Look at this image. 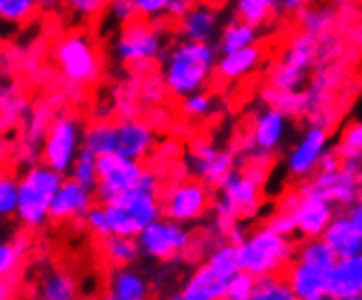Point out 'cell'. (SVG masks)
<instances>
[{"label":"cell","instance_id":"obj_1","mask_svg":"<svg viewBox=\"0 0 362 300\" xmlns=\"http://www.w3.org/2000/svg\"><path fill=\"white\" fill-rule=\"evenodd\" d=\"M218 59L220 51L213 42L174 40L160 57L163 88L176 99L206 90L216 77Z\"/></svg>","mask_w":362,"mask_h":300},{"label":"cell","instance_id":"obj_2","mask_svg":"<svg viewBox=\"0 0 362 300\" xmlns=\"http://www.w3.org/2000/svg\"><path fill=\"white\" fill-rule=\"evenodd\" d=\"M264 208V171L259 167L235 169L213 200L216 222H248Z\"/></svg>","mask_w":362,"mask_h":300},{"label":"cell","instance_id":"obj_3","mask_svg":"<svg viewBox=\"0 0 362 300\" xmlns=\"http://www.w3.org/2000/svg\"><path fill=\"white\" fill-rule=\"evenodd\" d=\"M296 244L292 237L276 232L270 224L248 232L246 241L238 248L240 268L252 276H284L294 261Z\"/></svg>","mask_w":362,"mask_h":300},{"label":"cell","instance_id":"obj_4","mask_svg":"<svg viewBox=\"0 0 362 300\" xmlns=\"http://www.w3.org/2000/svg\"><path fill=\"white\" fill-rule=\"evenodd\" d=\"M64 180L66 176L42 160L27 167L20 176V204L16 212L18 224L27 230H35L51 222V204Z\"/></svg>","mask_w":362,"mask_h":300},{"label":"cell","instance_id":"obj_5","mask_svg":"<svg viewBox=\"0 0 362 300\" xmlns=\"http://www.w3.org/2000/svg\"><path fill=\"white\" fill-rule=\"evenodd\" d=\"M292 132V116L276 105L266 103L252 114L246 138L240 147L242 156L255 167H264L286 147Z\"/></svg>","mask_w":362,"mask_h":300},{"label":"cell","instance_id":"obj_6","mask_svg":"<svg viewBox=\"0 0 362 300\" xmlns=\"http://www.w3.org/2000/svg\"><path fill=\"white\" fill-rule=\"evenodd\" d=\"M53 61L62 77L75 85H90L101 75V55L88 31L62 33L53 44Z\"/></svg>","mask_w":362,"mask_h":300},{"label":"cell","instance_id":"obj_7","mask_svg":"<svg viewBox=\"0 0 362 300\" xmlns=\"http://www.w3.org/2000/svg\"><path fill=\"white\" fill-rule=\"evenodd\" d=\"M169 42V33L163 23L136 18L134 23L117 31L112 42V57L123 66H143V64L160 61Z\"/></svg>","mask_w":362,"mask_h":300},{"label":"cell","instance_id":"obj_8","mask_svg":"<svg viewBox=\"0 0 362 300\" xmlns=\"http://www.w3.org/2000/svg\"><path fill=\"white\" fill-rule=\"evenodd\" d=\"M103 206L108 210L112 234H125V237H139V232L143 228L163 217V204L158 191L145 186H134L130 191H125L115 202Z\"/></svg>","mask_w":362,"mask_h":300},{"label":"cell","instance_id":"obj_9","mask_svg":"<svg viewBox=\"0 0 362 300\" xmlns=\"http://www.w3.org/2000/svg\"><path fill=\"white\" fill-rule=\"evenodd\" d=\"M318 55V35L299 31L288 40L270 73V88L281 92H301Z\"/></svg>","mask_w":362,"mask_h":300},{"label":"cell","instance_id":"obj_10","mask_svg":"<svg viewBox=\"0 0 362 300\" xmlns=\"http://www.w3.org/2000/svg\"><path fill=\"white\" fill-rule=\"evenodd\" d=\"M83 136H86V125L79 116L62 112L51 119L47 136L40 147V160L53 167L59 174L69 176L83 149Z\"/></svg>","mask_w":362,"mask_h":300},{"label":"cell","instance_id":"obj_11","mask_svg":"<svg viewBox=\"0 0 362 300\" xmlns=\"http://www.w3.org/2000/svg\"><path fill=\"white\" fill-rule=\"evenodd\" d=\"M141 256L152 263H174L187 256L189 248L194 246V234L189 226L178 224L169 217H158L147 228L139 232Z\"/></svg>","mask_w":362,"mask_h":300},{"label":"cell","instance_id":"obj_12","mask_svg":"<svg viewBox=\"0 0 362 300\" xmlns=\"http://www.w3.org/2000/svg\"><path fill=\"white\" fill-rule=\"evenodd\" d=\"M160 204H163V217L191 226L202 222L209 215V210H213V193L211 186H206L196 178L178 180L163 191Z\"/></svg>","mask_w":362,"mask_h":300},{"label":"cell","instance_id":"obj_13","mask_svg":"<svg viewBox=\"0 0 362 300\" xmlns=\"http://www.w3.org/2000/svg\"><path fill=\"white\" fill-rule=\"evenodd\" d=\"M279 208H286L294 215L296 222V234L301 239H312V237H323L327 226L334 222L338 215V206L325 200L323 196L310 191L305 184L296 188L281 200Z\"/></svg>","mask_w":362,"mask_h":300},{"label":"cell","instance_id":"obj_14","mask_svg":"<svg viewBox=\"0 0 362 300\" xmlns=\"http://www.w3.org/2000/svg\"><path fill=\"white\" fill-rule=\"evenodd\" d=\"M332 149V136H329V127L325 123H310L301 136L292 143L288 149V154L284 158L286 174L292 180L305 182L318 174V167H321L323 156Z\"/></svg>","mask_w":362,"mask_h":300},{"label":"cell","instance_id":"obj_15","mask_svg":"<svg viewBox=\"0 0 362 300\" xmlns=\"http://www.w3.org/2000/svg\"><path fill=\"white\" fill-rule=\"evenodd\" d=\"M238 169V154L230 147L209 140H196L187 152V171L191 178L211 188H220L224 180Z\"/></svg>","mask_w":362,"mask_h":300},{"label":"cell","instance_id":"obj_16","mask_svg":"<svg viewBox=\"0 0 362 300\" xmlns=\"http://www.w3.org/2000/svg\"><path fill=\"white\" fill-rule=\"evenodd\" d=\"M147 167L141 160L123 158L117 154L99 156V184L95 188L97 204H110L121 193L141 184Z\"/></svg>","mask_w":362,"mask_h":300},{"label":"cell","instance_id":"obj_17","mask_svg":"<svg viewBox=\"0 0 362 300\" xmlns=\"http://www.w3.org/2000/svg\"><path fill=\"white\" fill-rule=\"evenodd\" d=\"M310 191L323 196L338 208H349L358 198H362V180L358 174L345 164L336 171H318V174L303 182Z\"/></svg>","mask_w":362,"mask_h":300},{"label":"cell","instance_id":"obj_18","mask_svg":"<svg viewBox=\"0 0 362 300\" xmlns=\"http://www.w3.org/2000/svg\"><path fill=\"white\" fill-rule=\"evenodd\" d=\"M97 204L95 188L83 186L81 182L66 176L57 188L53 204H51V222L66 224V222H81L86 212Z\"/></svg>","mask_w":362,"mask_h":300},{"label":"cell","instance_id":"obj_19","mask_svg":"<svg viewBox=\"0 0 362 300\" xmlns=\"http://www.w3.org/2000/svg\"><path fill=\"white\" fill-rule=\"evenodd\" d=\"M222 27L224 23H222L220 9L213 3H209V0L191 3L187 13L174 23L178 37L194 40V42H213V44H216Z\"/></svg>","mask_w":362,"mask_h":300},{"label":"cell","instance_id":"obj_20","mask_svg":"<svg viewBox=\"0 0 362 300\" xmlns=\"http://www.w3.org/2000/svg\"><path fill=\"white\" fill-rule=\"evenodd\" d=\"M156 145V130L141 119H121L115 123V154L145 160Z\"/></svg>","mask_w":362,"mask_h":300},{"label":"cell","instance_id":"obj_21","mask_svg":"<svg viewBox=\"0 0 362 300\" xmlns=\"http://www.w3.org/2000/svg\"><path fill=\"white\" fill-rule=\"evenodd\" d=\"M286 281L299 300L329 298V270L294 259L286 270Z\"/></svg>","mask_w":362,"mask_h":300},{"label":"cell","instance_id":"obj_22","mask_svg":"<svg viewBox=\"0 0 362 300\" xmlns=\"http://www.w3.org/2000/svg\"><path fill=\"white\" fill-rule=\"evenodd\" d=\"M178 296L182 300H226V278L213 272L209 263L202 261L187 274Z\"/></svg>","mask_w":362,"mask_h":300},{"label":"cell","instance_id":"obj_23","mask_svg":"<svg viewBox=\"0 0 362 300\" xmlns=\"http://www.w3.org/2000/svg\"><path fill=\"white\" fill-rule=\"evenodd\" d=\"M152 285L147 276L134 265L112 268V274L105 285V294L101 300H150Z\"/></svg>","mask_w":362,"mask_h":300},{"label":"cell","instance_id":"obj_24","mask_svg":"<svg viewBox=\"0 0 362 300\" xmlns=\"http://www.w3.org/2000/svg\"><path fill=\"white\" fill-rule=\"evenodd\" d=\"M362 294V252L338 259L329 270V298L345 300Z\"/></svg>","mask_w":362,"mask_h":300},{"label":"cell","instance_id":"obj_25","mask_svg":"<svg viewBox=\"0 0 362 300\" xmlns=\"http://www.w3.org/2000/svg\"><path fill=\"white\" fill-rule=\"evenodd\" d=\"M264 59V51L259 44L248 47V49H240L233 53H224L218 59V68H216V77L226 81V83H238L244 81L246 77L255 75L262 66Z\"/></svg>","mask_w":362,"mask_h":300},{"label":"cell","instance_id":"obj_26","mask_svg":"<svg viewBox=\"0 0 362 300\" xmlns=\"http://www.w3.org/2000/svg\"><path fill=\"white\" fill-rule=\"evenodd\" d=\"M323 239L329 244L338 259L362 252V232L354 226V222L347 217V212H338L334 222L323 232Z\"/></svg>","mask_w":362,"mask_h":300},{"label":"cell","instance_id":"obj_27","mask_svg":"<svg viewBox=\"0 0 362 300\" xmlns=\"http://www.w3.org/2000/svg\"><path fill=\"white\" fill-rule=\"evenodd\" d=\"M259 40H262L259 27L244 23V20H240V18H233V20H228V23H224V27L216 40V47H218L220 55H224V53H233V51L259 44Z\"/></svg>","mask_w":362,"mask_h":300},{"label":"cell","instance_id":"obj_28","mask_svg":"<svg viewBox=\"0 0 362 300\" xmlns=\"http://www.w3.org/2000/svg\"><path fill=\"white\" fill-rule=\"evenodd\" d=\"M79 296V285L64 270H49L40 278L37 300H75Z\"/></svg>","mask_w":362,"mask_h":300},{"label":"cell","instance_id":"obj_29","mask_svg":"<svg viewBox=\"0 0 362 300\" xmlns=\"http://www.w3.org/2000/svg\"><path fill=\"white\" fill-rule=\"evenodd\" d=\"M101 250L108 265L112 268H127L134 265L141 256V246L136 237H125V234H110L101 239Z\"/></svg>","mask_w":362,"mask_h":300},{"label":"cell","instance_id":"obj_30","mask_svg":"<svg viewBox=\"0 0 362 300\" xmlns=\"http://www.w3.org/2000/svg\"><path fill=\"white\" fill-rule=\"evenodd\" d=\"M294 259L310 263V265L332 270L334 263L338 261V256L323 237H312V239H301V244H296Z\"/></svg>","mask_w":362,"mask_h":300},{"label":"cell","instance_id":"obj_31","mask_svg":"<svg viewBox=\"0 0 362 300\" xmlns=\"http://www.w3.org/2000/svg\"><path fill=\"white\" fill-rule=\"evenodd\" d=\"M204 261L209 263V268L213 272H218L222 278H226V281L233 274H238L242 270L240 268V256H238V246L226 244V241H220L218 246H213L206 252Z\"/></svg>","mask_w":362,"mask_h":300},{"label":"cell","instance_id":"obj_32","mask_svg":"<svg viewBox=\"0 0 362 300\" xmlns=\"http://www.w3.org/2000/svg\"><path fill=\"white\" fill-rule=\"evenodd\" d=\"M276 11L279 9L266 3V0H233V13H235V18L259 27V29H264L272 23V16Z\"/></svg>","mask_w":362,"mask_h":300},{"label":"cell","instance_id":"obj_33","mask_svg":"<svg viewBox=\"0 0 362 300\" xmlns=\"http://www.w3.org/2000/svg\"><path fill=\"white\" fill-rule=\"evenodd\" d=\"M334 18H336L334 7L327 5V3H318V0H316L314 5L305 7V9L299 13V25H301L303 31H308V33H312V35H318V37H321V35L327 33V29L334 25Z\"/></svg>","mask_w":362,"mask_h":300},{"label":"cell","instance_id":"obj_34","mask_svg":"<svg viewBox=\"0 0 362 300\" xmlns=\"http://www.w3.org/2000/svg\"><path fill=\"white\" fill-rule=\"evenodd\" d=\"M83 147L90 149L97 156L115 154V123L99 121L86 127V136H83Z\"/></svg>","mask_w":362,"mask_h":300},{"label":"cell","instance_id":"obj_35","mask_svg":"<svg viewBox=\"0 0 362 300\" xmlns=\"http://www.w3.org/2000/svg\"><path fill=\"white\" fill-rule=\"evenodd\" d=\"M180 114L189 121H204L209 119L213 112H216L218 103L213 99L211 92L206 90H200V92H194V95H187L180 99Z\"/></svg>","mask_w":362,"mask_h":300},{"label":"cell","instance_id":"obj_36","mask_svg":"<svg viewBox=\"0 0 362 300\" xmlns=\"http://www.w3.org/2000/svg\"><path fill=\"white\" fill-rule=\"evenodd\" d=\"M248 300H299L292 287L288 285L286 276H259L257 289Z\"/></svg>","mask_w":362,"mask_h":300},{"label":"cell","instance_id":"obj_37","mask_svg":"<svg viewBox=\"0 0 362 300\" xmlns=\"http://www.w3.org/2000/svg\"><path fill=\"white\" fill-rule=\"evenodd\" d=\"M73 180L81 182L83 186H90V188H97L99 184V156L93 154L90 149L83 147L81 154L77 156L71 174H69Z\"/></svg>","mask_w":362,"mask_h":300},{"label":"cell","instance_id":"obj_38","mask_svg":"<svg viewBox=\"0 0 362 300\" xmlns=\"http://www.w3.org/2000/svg\"><path fill=\"white\" fill-rule=\"evenodd\" d=\"M35 0H0V18L5 25H25L35 16Z\"/></svg>","mask_w":362,"mask_h":300},{"label":"cell","instance_id":"obj_39","mask_svg":"<svg viewBox=\"0 0 362 300\" xmlns=\"http://www.w3.org/2000/svg\"><path fill=\"white\" fill-rule=\"evenodd\" d=\"M20 204V178L5 174L0 180V215L3 220H11L18 212Z\"/></svg>","mask_w":362,"mask_h":300},{"label":"cell","instance_id":"obj_40","mask_svg":"<svg viewBox=\"0 0 362 300\" xmlns=\"http://www.w3.org/2000/svg\"><path fill=\"white\" fill-rule=\"evenodd\" d=\"M25 254H27L25 239L3 241V246H0V274H3V278H9L18 270V265L25 259Z\"/></svg>","mask_w":362,"mask_h":300},{"label":"cell","instance_id":"obj_41","mask_svg":"<svg viewBox=\"0 0 362 300\" xmlns=\"http://www.w3.org/2000/svg\"><path fill=\"white\" fill-rule=\"evenodd\" d=\"M62 5L66 7L81 23H93L101 18L108 9V0H62Z\"/></svg>","mask_w":362,"mask_h":300},{"label":"cell","instance_id":"obj_42","mask_svg":"<svg viewBox=\"0 0 362 300\" xmlns=\"http://www.w3.org/2000/svg\"><path fill=\"white\" fill-rule=\"evenodd\" d=\"M257 289V276L240 270L226 281V300H248Z\"/></svg>","mask_w":362,"mask_h":300},{"label":"cell","instance_id":"obj_43","mask_svg":"<svg viewBox=\"0 0 362 300\" xmlns=\"http://www.w3.org/2000/svg\"><path fill=\"white\" fill-rule=\"evenodd\" d=\"M83 228H86L95 239H105V237H110L112 230H110V220H108V210H105L103 204H95L88 212H86V217L81 220Z\"/></svg>","mask_w":362,"mask_h":300},{"label":"cell","instance_id":"obj_44","mask_svg":"<svg viewBox=\"0 0 362 300\" xmlns=\"http://www.w3.org/2000/svg\"><path fill=\"white\" fill-rule=\"evenodd\" d=\"M134 5L141 20H150V23H165L169 20V9H172L174 0H130Z\"/></svg>","mask_w":362,"mask_h":300},{"label":"cell","instance_id":"obj_45","mask_svg":"<svg viewBox=\"0 0 362 300\" xmlns=\"http://www.w3.org/2000/svg\"><path fill=\"white\" fill-rule=\"evenodd\" d=\"M105 16H108V20L115 25V27H125L134 23V20L139 18L134 5L130 3V0H112V3H108V9H105Z\"/></svg>","mask_w":362,"mask_h":300},{"label":"cell","instance_id":"obj_46","mask_svg":"<svg viewBox=\"0 0 362 300\" xmlns=\"http://www.w3.org/2000/svg\"><path fill=\"white\" fill-rule=\"evenodd\" d=\"M338 152L343 154H362V121L349 123L343 132H340Z\"/></svg>","mask_w":362,"mask_h":300},{"label":"cell","instance_id":"obj_47","mask_svg":"<svg viewBox=\"0 0 362 300\" xmlns=\"http://www.w3.org/2000/svg\"><path fill=\"white\" fill-rule=\"evenodd\" d=\"M266 224H270L276 232L286 234V237H294V234H296V222H294V215H292L290 210H286V208L274 210L272 215L268 217V222H266Z\"/></svg>","mask_w":362,"mask_h":300},{"label":"cell","instance_id":"obj_48","mask_svg":"<svg viewBox=\"0 0 362 300\" xmlns=\"http://www.w3.org/2000/svg\"><path fill=\"white\" fill-rule=\"evenodd\" d=\"M340 167H343V156H340L338 149H329V152L323 156L318 171H336V169H340Z\"/></svg>","mask_w":362,"mask_h":300},{"label":"cell","instance_id":"obj_49","mask_svg":"<svg viewBox=\"0 0 362 300\" xmlns=\"http://www.w3.org/2000/svg\"><path fill=\"white\" fill-rule=\"evenodd\" d=\"M316 0H281V7L279 11L286 13V16H292V13H301L305 7L314 5Z\"/></svg>","mask_w":362,"mask_h":300},{"label":"cell","instance_id":"obj_50","mask_svg":"<svg viewBox=\"0 0 362 300\" xmlns=\"http://www.w3.org/2000/svg\"><path fill=\"white\" fill-rule=\"evenodd\" d=\"M345 212H347V217L354 222V226L362 232V198H358Z\"/></svg>","mask_w":362,"mask_h":300},{"label":"cell","instance_id":"obj_51","mask_svg":"<svg viewBox=\"0 0 362 300\" xmlns=\"http://www.w3.org/2000/svg\"><path fill=\"white\" fill-rule=\"evenodd\" d=\"M35 5L40 11H53L55 7L62 5V0H35Z\"/></svg>","mask_w":362,"mask_h":300},{"label":"cell","instance_id":"obj_52","mask_svg":"<svg viewBox=\"0 0 362 300\" xmlns=\"http://www.w3.org/2000/svg\"><path fill=\"white\" fill-rule=\"evenodd\" d=\"M0 300H9V285H7V278H3V285H0Z\"/></svg>","mask_w":362,"mask_h":300},{"label":"cell","instance_id":"obj_53","mask_svg":"<svg viewBox=\"0 0 362 300\" xmlns=\"http://www.w3.org/2000/svg\"><path fill=\"white\" fill-rule=\"evenodd\" d=\"M266 3H270V5H272V7H276V9L281 7V0H266Z\"/></svg>","mask_w":362,"mask_h":300},{"label":"cell","instance_id":"obj_54","mask_svg":"<svg viewBox=\"0 0 362 300\" xmlns=\"http://www.w3.org/2000/svg\"><path fill=\"white\" fill-rule=\"evenodd\" d=\"M163 300H182V298H180L178 294H169V296H167V298H163Z\"/></svg>","mask_w":362,"mask_h":300},{"label":"cell","instance_id":"obj_55","mask_svg":"<svg viewBox=\"0 0 362 300\" xmlns=\"http://www.w3.org/2000/svg\"><path fill=\"white\" fill-rule=\"evenodd\" d=\"M75 300H95V298H90V296H77Z\"/></svg>","mask_w":362,"mask_h":300},{"label":"cell","instance_id":"obj_56","mask_svg":"<svg viewBox=\"0 0 362 300\" xmlns=\"http://www.w3.org/2000/svg\"><path fill=\"white\" fill-rule=\"evenodd\" d=\"M189 3H200V0H189Z\"/></svg>","mask_w":362,"mask_h":300},{"label":"cell","instance_id":"obj_57","mask_svg":"<svg viewBox=\"0 0 362 300\" xmlns=\"http://www.w3.org/2000/svg\"><path fill=\"white\" fill-rule=\"evenodd\" d=\"M345 300H358V298H345Z\"/></svg>","mask_w":362,"mask_h":300},{"label":"cell","instance_id":"obj_58","mask_svg":"<svg viewBox=\"0 0 362 300\" xmlns=\"http://www.w3.org/2000/svg\"><path fill=\"white\" fill-rule=\"evenodd\" d=\"M358 300H362V294H360V296H358Z\"/></svg>","mask_w":362,"mask_h":300},{"label":"cell","instance_id":"obj_59","mask_svg":"<svg viewBox=\"0 0 362 300\" xmlns=\"http://www.w3.org/2000/svg\"><path fill=\"white\" fill-rule=\"evenodd\" d=\"M325 300H332V298H325Z\"/></svg>","mask_w":362,"mask_h":300},{"label":"cell","instance_id":"obj_60","mask_svg":"<svg viewBox=\"0 0 362 300\" xmlns=\"http://www.w3.org/2000/svg\"><path fill=\"white\" fill-rule=\"evenodd\" d=\"M108 3H112V0H108Z\"/></svg>","mask_w":362,"mask_h":300}]
</instances>
